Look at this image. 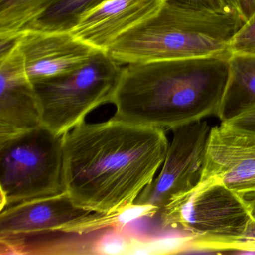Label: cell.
Listing matches in <instances>:
<instances>
[{
  "instance_id": "cell-1",
  "label": "cell",
  "mask_w": 255,
  "mask_h": 255,
  "mask_svg": "<svg viewBox=\"0 0 255 255\" xmlns=\"http://www.w3.org/2000/svg\"><path fill=\"white\" fill-rule=\"evenodd\" d=\"M165 130L113 116L63 135L65 191L79 207L107 213L134 204L168 151Z\"/></svg>"
},
{
  "instance_id": "cell-2",
  "label": "cell",
  "mask_w": 255,
  "mask_h": 255,
  "mask_svg": "<svg viewBox=\"0 0 255 255\" xmlns=\"http://www.w3.org/2000/svg\"><path fill=\"white\" fill-rule=\"evenodd\" d=\"M231 56L127 65L112 103L115 117L164 130L218 117Z\"/></svg>"
},
{
  "instance_id": "cell-3",
  "label": "cell",
  "mask_w": 255,
  "mask_h": 255,
  "mask_svg": "<svg viewBox=\"0 0 255 255\" xmlns=\"http://www.w3.org/2000/svg\"><path fill=\"white\" fill-rule=\"evenodd\" d=\"M246 20L165 1L154 15L119 36L107 53L119 64L231 56V43Z\"/></svg>"
},
{
  "instance_id": "cell-4",
  "label": "cell",
  "mask_w": 255,
  "mask_h": 255,
  "mask_svg": "<svg viewBox=\"0 0 255 255\" xmlns=\"http://www.w3.org/2000/svg\"><path fill=\"white\" fill-rule=\"evenodd\" d=\"M159 213L163 228L188 233L190 247L213 253L235 254L253 219L246 197L212 178L200 180Z\"/></svg>"
},
{
  "instance_id": "cell-5",
  "label": "cell",
  "mask_w": 255,
  "mask_h": 255,
  "mask_svg": "<svg viewBox=\"0 0 255 255\" xmlns=\"http://www.w3.org/2000/svg\"><path fill=\"white\" fill-rule=\"evenodd\" d=\"M0 210L65 192L63 135L44 125L0 141Z\"/></svg>"
},
{
  "instance_id": "cell-6",
  "label": "cell",
  "mask_w": 255,
  "mask_h": 255,
  "mask_svg": "<svg viewBox=\"0 0 255 255\" xmlns=\"http://www.w3.org/2000/svg\"><path fill=\"white\" fill-rule=\"evenodd\" d=\"M122 69L107 52L99 51L76 71L32 81L42 125L63 135L95 109L112 104Z\"/></svg>"
},
{
  "instance_id": "cell-7",
  "label": "cell",
  "mask_w": 255,
  "mask_h": 255,
  "mask_svg": "<svg viewBox=\"0 0 255 255\" xmlns=\"http://www.w3.org/2000/svg\"><path fill=\"white\" fill-rule=\"evenodd\" d=\"M210 130L206 119L173 129L162 170L135 203L160 212L174 197L195 186L202 174Z\"/></svg>"
},
{
  "instance_id": "cell-8",
  "label": "cell",
  "mask_w": 255,
  "mask_h": 255,
  "mask_svg": "<svg viewBox=\"0 0 255 255\" xmlns=\"http://www.w3.org/2000/svg\"><path fill=\"white\" fill-rule=\"evenodd\" d=\"M209 178L246 198L255 195V130L228 122L211 128L200 180Z\"/></svg>"
},
{
  "instance_id": "cell-9",
  "label": "cell",
  "mask_w": 255,
  "mask_h": 255,
  "mask_svg": "<svg viewBox=\"0 0 255 255\" xmlns=\"http://www.w3.org/2000/svg\"><path fill=\"white\" fill-rule=\"evenodd\" d=\"M0 141L42 125L33 83L28 77L16 39L0 50Z\"/></svg>"
},
{
  "instance_id": "cell-10",
  "label": "cell",
  "mask_w": 255,
  "mask_h": 255,
  "mask_svg": "<svg viewBox=\"0 0 255 255\" xmlns=\"http://www.w3.org/2000/svg\"><path fill=\"white\" fill-rule=\"evenodd\" d=\"M16 41L32 81L76 71L100 51L71 32L23 30Z\"/></svg>"
},
{
  "instance_id": "cell-11",
  "label": "cell",
  "mask_w": 255,
  "mask_h": 255,
  "mask_svg": "<svg viewBox=\"0 0 255 255\" xmlns=\"http://www.w3.org/2000/svg\"><path fill=\"white\" fill-rule=\"evenodd\" d=\"M93 212L79 207L66 192L7 207L0 214V239L60 232L74 228Z\"/></svg>"
},
{
  "instance_id": "cell-12",
  "label": "cell",
  "mask_w": 255,
  "mask_h": 255,
  "mask_svg": "<svg viewBox=\"0 0 255 255\" xmlns=\"http://www.w3.org/2000/svg\"><path fill=\"white\" fill-rule=\"evenodd\" d=\"M165 0H107L83 17L71 31L100 51L107 52L125 32L158 12Z\"/></svg>"
},
{
  "instance_id": "cell-13",
  "label": "cell",
  "mask_w": 255,
  "mask_h": 255,
  "mask_svg": "<svg viewBox=\"0 0 255 255\" xmlns=\"http://www.w3.org/2000/svg\"><path fill=\"white\" fill-rule=\"evenodd\" d=\"M226 95L219 113L221 122H227L255 104V56L232 55Z\"/></svg>"
},
{
  "instance_id": "cell-14",
  "label": "cell",
  "mask_w": 255,
  "mask_h": 255,
  "mask_svg": "<svg viewBox=\"0 0 255 255\" xmlns=\"http://www.w3.org/2000/svg\"><path fill=\"white\" fill-rule=\"evenodd\" d=\"M106 1L57 0L26 25L22 31L71 32L83 17Z\"/></svg>"
},
{
  "instance_id": "cell-15",
  "label": "cell",
  "mask_w": 255,
  "mask_h": 255,
  "mask_svg": "<svg viewBox=\"0 0 255 255\" xmlns=\"http://www.w3.org/2000/svg\"><path fill=\"white\" fill-rule=\"evenodd\" d=\"M57 0H0V44H9L23 28Z\"/></svg>"
},
{
  "instance_id": "cell-16",
  "label": "cell",
  "mask_w": 255,
  "mask_h": 255,
  "mask_svg": "<svg viewBox=\"0 0 255 255\" xmlns=\"http://www.w3.org/2000/svg\"><path fill=\"white\" fill-rule=\"evenodd\" d=\"M232 55L255 56V13L239 29L231 43Z\"/></svg>"
},
{
  "instance_id": "cell-17",
  "label": "cell",
  "mask_w": 255,
  "mask_h": 255,
  "mask_svg": "<svg viewBox=\"0 0 255 255\" xmlns=\"http://www.w3.org/2000/svg\"><path fill=\"white\" fill-rule=\"evenodd\" d=\"M198 8H206L218 11H237L230 0H165ZM240 13V12H239Z\"/></svg>"
},
{
  "instance_id": "cell-18",
  "label": "cell",
  "mask_w": 255,
  "mask_h": 255,
  "mask_svg": "<svg viewBox=\"0 0 255 255\" xmlns=\"http://www.w3.org/2000/svg\"><path fill=\"white\" fill-rule=\"evenodd\" d=\"M223 122H228L240 128L255 130V104H252L230 120Z\"/></svg>"
},
{
  "instance_id": "cell-19",
  "label": "cell",
  "mask_w": 255,
  "mask_h": 255,
  "mask_svg": "<svg viewBox=\"0 0 255 255\" xmlns=\"http://www.w3.org/2000/svg\"><path fill=\"white\" fill-rule=\"evenodd\" d=\"M235 254L255 255V219L254 216Z\"/></svg>"
},
{
  "instance_id": "cell-20",
  "label": "cell",
  "mask_w": 255,
  "mask_h": 255,
  "mask_svg": "<svg viewBox=\"0 0 255 255\" xmlns=\"http://www.w3.org/2000/svg\"><path fill=\"white\" fill-rule=\"evenodd\" d=\"M239 6L246 20L255 13V0H239Z\"/></svg>"
},
{
  "instance_id": "cell-21",
  "label": "cell",
  "mask_w": 255,
  "mask_h": 255,
  "mask_svg": "<svg viewBox=\"0 0 255 255\" xmlns=\"http://www.w3.org/2000/svg\"><path fill=\"white\" fill-rule=\"evenodd\" d=\"M248 199H249L251 207H252V215L255 219V196L249 197Z\"/></svg>"
},
{
  "instance_id": "cell-22",
  "label": "cell",
  "mask_w": 255,
  "mask_h": 255,
  "mask_svg": "<svg viewBox=\"0 0 255 255\" xmlns=\"http://www.w3.org/2000/svg\"><path fill=\"white\" fill-rule=\"evenodd\" d=\"M230 2H231L234 8L242 14V13L240 12V6H239V0H230ZM242 15H243V14H242Z\"/></svg>"
}]
</instances>
